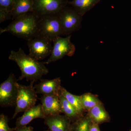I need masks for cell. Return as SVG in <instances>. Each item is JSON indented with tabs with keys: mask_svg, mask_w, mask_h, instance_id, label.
<instances>
[{
	"mask_svg": "<svg viewBox=\"0 0 131 131\" xmlns=\"http://www.w3.org/2000/svg\"><path fill=\"white\" fill-rule=\"evenodd\" d=\"M33 12L39 18L57 14L68 5L66 0H34Z\"/></svg>",
	"mask_w": 131,
	"mask_h": 131,
	"instance_id": "9c48e42d",
	"label": "cell"
},
{
	"mask_svg": "<svg viewBox=\"0 0 131 131\" xmlns=\"http://www.w3.org/2000/svg\"><path fill=\"white\" fill-rule=\"evenodd\" d=\"M59 96L43 95L41 96V105L45 117L62 113Z\"/></svg>",
	"mask_w": 131,
	"mask_h": 131,
	"instance_id": "7c38bea8",
	"label": "cell"
},
{
	"mask_svg": "<svg viewBox=\"0 0 131 131\" xmlns=\"http://www.w3.org/2000/svg\"><path fill=\"white\" fill-rule=\"evenodd\" d=\"M14 131H34L33 128L31 126H24L15 129Z\"/></svg>",
	"mask_w": 131,
	"mask_h": 131,
	"instance_id": "d4e9b609",
	"label": "cell"
},
{
	"mask_svg": "<svg viewBox=\"0 0 131 131\" xmlns=\"http://www.w3.org/2000/svg\"><path fill=\"white\" fill-rule=\"evenodd\" d=\"M63 35L68 36L81 28L82 16L71 6H66L58 14Z\"/></svg>",
	"mask_w": 131,
	"mask_h": 131,
	"instance_id": "5b68a950",
	"label": "cell"
},
{
	"mask_svg": "<svg viewBox=\"0 0 131 131\" xmlns=\"http://www.w3.org/2000/svg\"><path fill=\"white\" fill-rule=\"evenodd\" d=\"M60 93L76 108L78 113L82 115L84 109L82 106L81 96L72 94L62 86L60 90Z\"/></svg>",
	"mask_w": 131,
	"mask_h": 131,
	"instance_id": "ac0fdd59",
	"label": "cell"
},
{
	"mask_svg": "<svg viewBox=\"0 0 131 131\" xmlns=\"http://www.w3.org/2000/svg\"><path fill=\"white\" fill-rule=\"evenodd\" d=\"M88 116L91 122L98 124L107 122L110 117L101 103L98 104L88 110Z\"/></svg>",
	"mask_w": 131,
	"mask_h": 131,
	"instance_id": "9a60e30c",
	"label": "cell"
},
{
	"mask_svg": "<svg viewBox=\"0 0 131 131\" xmlns=\"http://www.w3.org/2000/svg\"><path fill=\"white\" fill-rule=\"evenodd\" d=\"M51 131L46 130V131Z\"/></svg>",
	"mask_w": 131,
	"mask_h": 131,
	"instance_id": "484cf974",
	"label": "cell"
},
{
	"mask_svg": "<svg viewBox=\"0 0 131 131\" xmlns=\"http://www.w3.org/2000/svg\"><path fill=\"white\" fill-rule=\"evenodd\" d=\"M62 113L69 117L71 121H75L82 116L74 107L60 93L59 96Z\"/></svg>",
	"mask_w": 131,
	"mask_h": 131,
	"instance_id": "e0dca14e",
	"label": "cell"
},
{
	"mask_svg": "<svg viewBox=\"0 0 131 131\" xmlns=\"http://www.w3.org/2000/svg\"><path fill=\"white\" fill-rule=\"evenodd\" d=\"M34 82H31L28 86L18 83V95L15 112L12 119H14L19 113L25 112L35 106L38 96L34 86Z\"/></svg>",
	"mask_w": 131,
	"mask_h": 131,
	"instance_id": "3957f363",
	"label": "cell"
},
{
	"mask_svg": "<svg viewBox=\"0 0 131 131\" xmlns=\"http://www.w3.org/2000/svg\"><path fill=\"white\" fill-rule=\"evenodd\" d=\"M45 124L51 131H70L71 121L66 115L60 114L45 117Z\"/></svg>",
	"mask_w": 131,
	"mask_h": 131,
	"instance_id": "8fae6325",
	"label": "cell"
},
{
	"mask_svg": "<svg viewBox=\"0 0 131 131\" xmlns=\"http://www.w3.org/2000/svg\"><path fill=\"white\" fill-rule=\"evenodd\" d=\"M80 96L82 106L84 110H89L101 103L97 97L89 93L83 94Z\"/></svg>",
	"mask_w": 131,
	"mask_h": 131,
	"instance_id": "ffe728a7",
	"label": "cell"
},
{
	"mask_svg": "<svg viewBox=\"0 0 131 131\" xmlns=\"http://www.w3.org/2000/svg\"><path fill=\"white\" fill-rule=\"evenodd\" d=\"M131 131V130H130V131Z\"/></svg>",
	"mask_w": 131,
	"mask_h": 131,
	"instance_id": "4316f807",
	"label": "cell"
},
{
	"mask_svg": "<svg viewBox=\"0 0 131 131\" xmlns=\"http://www.w3.org/2000/svg\"><path fill=\"white\" fill-rule=\"evenodd\" d=\"M89 131H100L98 124L91 122L90 126Z\"/></svg>",
	"mask_w": 131,
	"mask_h": 131,
	"instance_id": "cb8c5ba5",
	"label": "cell"
},
{
	"mask_svg": "<svg viewBox=\"0 0 131 131\" xmlns=\"http://www.w3.org/2000/svg\"><path fill=\"white\" fill-rule=\"evenodd\" d=\"M34 5V0H15L11 12L12 20L21 15L33 12Z\"/></svg>",
	"mask_w": 131,
	"mask_h": 131,
	"instance_id": "5bb4252c",
	"label": "cell"
},
{
	"mask_svg": "<svg viewBox=\"0 0 131 131\" xmlns=\"http://www.w3.org/2000/svg\"><path fill=\"white\" fill-rule=\"evenodd\" d=\"M91 122L88 115H82L71 124L70 131H89Z\"/></svg>",
	"mask_w": 131,
	"mask_h": 131,
	"instance_id": "d6986e66",
	"label": "cell"
},
{
	"mask_svg": "<svg viewBox=\"0 0 131 131\" xmlns=\"http://www.w3.org/2000/svg\"><path fill=\"white\" fill-rule=\"evenodd\" d=\"M50 40L37 37L27 41L29 55L38 61H41L51 55L53 45Z\"/></svg>",
	"mask_w": 131,
	"mask_h": 131,
	"instance_id": "ba28073f",
	"label": "cell"
},
{
	"mask_svg": "<svg viewBox=\"0 0 131 131\" xmlns=\"http://www.w3.org/2000/svg\"><path fill=\"white\" fill-rule=\"evenodd\" d=\"M8 119L6 115L1 114L0 115V131H14L15 128H11L8 125Z\"/></svg>",
	"mask_w": 131,
	"mask_h": 131,
	"instance_id": "44dd1931",
	"label": "cell"
},
{
	"mask_svg": "<svg viewBox=\"0 0 131 131\" xmlns=\"http://www.w3.org/2000/svg\"><path fill=\"white\" fill-rule=\"evenodd\" d=\"M13 73L0 85V105L2 107L15 106L18 94V81Z\"/></svg>",
	"mask_w": 131,
	"mask_h": 131,
	"instance_id": "8992f818",
	"label": "cell"
},
{
	"mask_svg": "<svg viewBox=\"0 0 131 131\" xmlns=\"http://www.w3.org/2000/svg\"><path fill=\"white\" fill-rule=\"evenodd\" d=\"M24 112L21 117L16 120L15 129L26 126L35 119L40 118L44 119L45 117L40 104L32 107Z\"/></svg>",
	"mask_w": 131,
	"mask_h": 131,
	"instance_id": "4fadbf2b",
	"label": "cell"
},
{
	"mask_svg": "<svg viewBox=\"0 0 131 131\" xmlns=\"http://www.w3.org/2000/svg\"><path fill=\"white\" fill-rule=\"evenodd\" d=\"M101 0H72L68 1V5L74 8L80 15L83 16L86 13L90 11Z\"/></svg>",
	"mask_w": 131,
	"mask_h": 131,
	"instance_id": "2e32d148",
	"label": "cell"
},
{
	"mask_svg": "<svg viewBox=\"0 0 131 131\" xmlns=\"http://www.w3.org/2000/svg\"><path fill=\"white\" fill-rule=\"evenodd\" d=\"M62 35V28L58 14L39 17L38 37L45 38L53 42L57 38Z\"/></svg>",
	"mask_w": 131,
	"mask_h": 131,
	"instance_id": "277c9868",
	"label": "cell"
},
{
	"mask_svg": "<svg viewBox=\"0 0 131 131\" xmlns=\"http://www.w3.org/2000/svg\"><path fill=\"white\" fill-rule=\"evenodd\" d=\"M71 35L65 38L58 37L53 42L52 51L46 64L60 60L65 56H72L74 54L75 47L71 41Z\"/></svg>",
	"mask_w": 131,
	"mask_h": 131,
	"instance_id": "52a82bcc",
	"label": "cell"
},
{
	"mask_svg": "<svg viewBox=\"0 0 131 131\" xmlns=\"http://www.w3.org/2000/svg\"><path fill=\"white\" fill-rule=\"evenodd\" d=\"M15 0H0V10L11 13Z\"/></svg>",
	"mask_w": 131,
	"mask_h": 131,
	"instance_id": "7402d4cb",
	"label": "cell"
},
{
	"mask_svg": "<svg viewBox=\"0 0 131 131\" xmlns=\"http://www.w3.org/2000/svg\"><path fill=\"white\" fill-rule=\"evenodd\" d=\"M40 82L34 86L37 94L42 95H59L61 88V78L58 77L52 80L41 79Z\"/></svg>",
	"mask_w": 131,
	"mask_h": 131,
	"instance_id": "30bf717a",
	"label": "cell"
},
{
	"mask_svg": "<svg viewBox=\"0 0 131 131\" xmlns=\"http://www.w3.org/2000/svg\"><path fill=\"white\" fill-rule=\"evenodd\" d=\"M12 19V15L10 12L0 10V23Z\"/></svg>",
	"mask_w": 131,
	"mask_h": 131,
	"instance_id": "603a6c76",
	"label": "cell"
},
{
	"mask_svg": "<svg viewBox=\"0 0 131 131\" xmlns=\"http://www.w3.org/2000/svg\"><path fill=\"white\" fill-rule=\"evenodd\" d=\"M39 18L34 12L17 17L6 27L1 28L0 34L8 32L20 38L28 40L38 37Z\"/></svg>",
	"mask_w": 131,
	"mask_h": 131,
	"instance_id": "7a4b0ae2",
	"label": "cell"
},
{
	"mask_svg": "<svg viewBox=\"0 0 131 131\" xmlns=\"http://www.w3.org/2000/svg\"><path fill=\"white\" fill-rule=\"evenodd\" d=\"M8 58L14 61L20 69L21 75L18 80L25 79L27 81L37 82L42 79L44 75L49 73V70L45 66L46 62H40L25 53L21 48L17 51L10 52Z\"/></svg>",
	"mask_w": 131,
	"mask_h": 131,
	"instance_id": "6da1fadb",
	"label": "cell"
}]
</instances>
